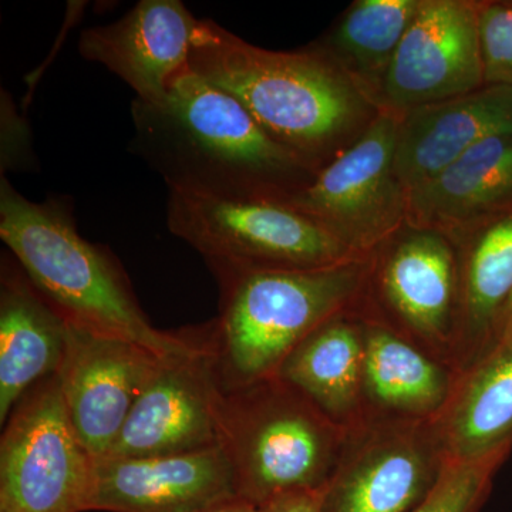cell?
<instances>
[{
  "mask_svg": "<svg viewBox=\"0 0 512 512\" xmlns=\"http://www.w3.org/2000/svg\"><path fill=\"white\" fill-rule=\"evenodd\" d=\"M131 150L168 191L228 201H276L306 164L256 123L237 99L185 70L164 99L131 106Z\"/></svg>",
  "mask_w": 512,
  "mask_h": 512,
  "instance_id": "cell-1",
  "label": "cell"
},
{
  "mask_svg": "<svg viewBox=\"0 0 512 512\" xmlns=\"http://www.w3.org/2000/svg\"><path fill=\"white\" fill-rule=\"evenodd\" d=\"M0 238L67 322L163 357L190 355L204 343L151 325L119 261L80 235L66 202L30 201L2 177Z\"/></svg>",
  "mask_w": 512,
  "mask_h": 512,
  "instance_id": "cell-2",
  "label": "cell"
},
{
  "mask_svg": "<svg viewBox=\"0 0 512 512\" xmlns=\"http://www.w3.org/2000/svg\"><path fill=\"white\" fill-rule=\"evenodd\" d=\"M190 69L237 99L266 133L303 163L355 120L359 94L318 52H272L200 19Z\"/></svg>",
  "mask_w": 512,
  "mask_h": 512,
  "instance_id": "cell-3",
  "label": "cell"
},
{
  "mask_svg": "<svg viewBox=\"0 0 512 512\" xmlns=\"http://www.w3.org/2000/svg\"><path fill=\"white\" fill-rule=\"evenodd\" d=\"M348 266L218 278L211 346L222 389L276 376L289 353L326 322L356 285Z\"/></svg>",
  "mask_w": 512,
  "mask_h": 512,
  "instance_id": "cell-4",
  "label": "cell"
},
{
  "mask_svg": "<svg viewBox=\"0 0 512 512\" xmlns=\"http://www.w3.org/2000/svg\"><path fill=\"white\" fill-rule=\"evenodd\" d=\"M167 225L205 259L217 279L328 268L346 252L335 232L285 202L168 191Z\"/></svg>",
  "mask_w": 512,
  "mask_h": 512,
  "instance_id": "cell-5",
  "label": "cell"
},
{
  "mask_svg": "<svg viewBox=\"0 0 512 512\" xmlns=\"http://www.w3.org/2000/svg\"><path fill=\"white\" fill-rule=\"evenodd\" d=\"M96 458L77 436L59 377L13 409L0 439V512L89 511Z\"/></svg>",
  "mask_w": 512,
  "mask_h": 512,
  "instance_id": "cell-6",
  "label": "cell"
},
{
  "mask_svg": "<svg viewBox=\"0 0 512 512\" xmlns=\"http://www.w3.org/2000/svg\"><path fill=\"white\" fill-rule=\"evenodd\" d=\"M220 429L242 497L262 505L288 491L322 488L328 436L296 404L258 403L245 386L222 389Z\"/></svg>",
  "mask_w": 512,
  "mask_h": 512,
  "instance_id": "cell-7",
  "label": "cell"
},
{
  "mask_svg": "<svg viewBox=\"0 0 512 512\" xmlns=\"http://www.w3.org/2000/svg\"><path fill=\"white\" fill-rule=\"evenodd\" d=\"M221 396L208 338L194 353L165 360L101 458L173 456L221 447Z\"/></svg>",
  "mask_w": 512,
  "mask_h": 512,
  "instance_id": "cell-8",
  "label": "cell"
},
{
  "mask_svg": "<svg viewBox=\"0 0 512 512\" xmlns=\"http://www.w3.org/2000/svg\"><path fill=\"white\" fill-rule=\"evenodd\" d=\"M167 359L130 340L67 322L66 350L56 375L74 430L94 458L109 453L138 397Z\"/></svg>",
  "mask_w": 512,
  "mask_h": 512,
  "instance_id": "cell-9",
  "label": "cell"
},
{
  "mask_svg": "<svg viewBox=\"0 0 512 512\" xmlns=\"http://www.w3.org/2000/svg\"><path fill=\"white\" fill-rule=\"evenodd\" d=\"M480 8L457 0H424L383 76L394 107L419 109L485 86Z\"/></svg>",
  "mask_w": 512,
  "mask_h": 512,
  "instance_id": "cell-10",
  "label": "cell"
},
{
  "mask_svg": "<svg viewBox=\"0 0 512 512\" xmlns=\"http://www.w3.org/2000/svg\"><path fill=\"white\" fill-rule=\"evenodd\" d=\"M239 495L224 448L173 456L96 458L89 511L201 512Z\"/></svg>",
  "mask_w": 512,
  "mask_h": 512,
  "instance_id": "cell-11",
  "label": "cell"
},
{
  "mask_svg": "<svg viewBox=\"0 0 512 512\" xmlns=\"http://www.w3.org/2000/svg\"><path fill=\"white\" fill-rule=\"evenodd\" d=\"M198 23L180 0H141L116 22L84 30L80 55L119 76L137 100L157 103L190 69Z\"/></svg>",
  "mask_w": 512,
  "mask_h": 512,
  "instance_id": "cell-12",
  "label": "cell"
},
{
  "mask_svg": "<svg viewBox=\"0 0 512 512\" xmlns=\"http://www.w3.org/2000/svg\"><path fill=\"white\" fill-rule=\"evenodd\" d=\"M400 123L380 116L342 156L285 204L315 218L345 241L383 227L397 201L394 173ZM400 185V184H399Z\"/></svg>",
  "mask_w": 512,
  "mask_h": 512,
  "instance_id": "cell-13",
  "label": "cell"
},
{
  "mask_svg": "<svg viewBox=\"0 0 512 512\" xmlns=\"http://www.w3.org/2000/svg\"><path fill=\"white\" fill-rule=\"evenodd\" d=\"M503 134H512V87L503 84L414 109L400 123L397 181L410 192L481 141Z\"/></svg>",
  "mask_w": 512,
  "mask_h": 512,
  "instance_id": "cell-14",
  "label": "cell"
},
{
  "mask_svg": "<svg viewBox=\"0 0 512 512\" xmlns=\"http://www.w3.org/2000/svg\"><path fill=\"white\" fill-rule=\"evenodd\" d=\"M67 320L22 266L3 259L0 282V423L40 382L56 375L66 350Z\"/></svg>",
  "mask_w": 512,
  "mask_h": 512,
  "instance_id": "cell-15",
  "label": "cell"
},
{
  "mask_svg": "<svg viewBox=\"0 0 512 512\" xmlns=\"http://www.w3.org/2000/svg\"><path fill=\"white\" fill-rule=\"evenodd\" d=\"M512 198V134L487 138L409 192L420 221L468 220Z\"/></svg>",
  "mask_w": 512,
  "mask_h": 512,
  "instance_id": "cell-16",
  "label": "cell"
},
{
  "mask_svg": "<svg viewBox=\"0 0 512 512\" xmlns=\"http://www.w3.org/2000/svg\"><path fill=\"white\" fill-rule=\"evenodd\" d=\"M434 481L414 448L386 447L325 490L323 508L325 512H412Z\"/></svg>",
  "mask_w": 512,
  "mask_h": 512,
  "instance_id": "cell-17",
  "label": "cell"
},
{
  "mask_svg": "<svg viewBox=\"0 0 512 512\" xmlns=\"http://www.w3.org/2000/svg\"><path fill=\"white\" fill-rule=\"evenodd\" d=\"M363 355L348 325L326 322L289 353L276 377L326 412L342 413L355 399Z\"/></svg>",
  "mask_w": 512,
  "mask_h": 512,
  "instance_id": "cell-18",
  "label": "cell"
},
{
  "mask_svg": "<svg viewBox=\"0 0 512 512\" xmlns=\"http://www.w3.org/2000/svg\"><path fill=\"white\" fill-rule=\"evenodd\" d=\"M477 370L458 404L451 444L460 460H481L512 440V329Z\"/></svg>",
  "mask_w": 512,
  "mask_h": 512,
  "instance_id": "cell-19",
  "label": "cell"
},
{
  "mask_svg": "<svg viewBox=\"0 0 512 512\" xmlns=\"http://www.w3.org/2000/svg\"><path fill=\"white\" fill-rule=\"evenodd\" d=\"M387 293L404 318L426 333L446 326L453 296V258L446 242L430 232L413 235L387 265Z\"/></svg>",
  "mask_w": 512,
  "mask_h": 512,
  "instance_id": "cell-20",
  "label": "cell"
},
{
  "mask_svg": "<svg viewBox=\"0 0 512 512\" xmlns=\"http://www.w3.org/2000/svg\"><path fill=\"white\" fill-rule=\"evenodd\" d=\"M363 370L370 392L394 409L427 412L439 406L446 394L439 367L387 332L367 339Z\"/></svg>",
  "mask_w": 512,
  "mask_h": 512,
  "instance_id": "cell-21",
  "label": "cell"
},
{
  "mask_svg": "<svg viewBox=\"0 0 512 512\" xmlns=\"http://www.w3.org/2000/svg\"><path fill=\"white\" fill-rule=\"evenodd\" d=\"M419 6V0H360L340 23L333 45L360 73L384 76Z\"/></svg>",
  "mask_w": 512,
  "mask_h": 512,
  "instance_id": "cell-22",
  "label": "cell"
},
{
  "mask_svg": "<svg viewBox=\"0 0 512 512\" xmlns=\"http://www.w3.org/2000/svg\"><path fill=\"white\" fill-rule=\"evenodd\" d=\"M512 296V214L495 222L478 239L467 275L471 325L487 329L503 316Z\"/></svg>",
  "mask_w": 512,
  "mask_h": 512,
  "instance_id": "cell-23",
  "label": "cell"
},
{
  "mask_svg": "<svg viewBox=\"0 0 512 512\" xmlns=\"http://www.w3.org/2000/svg\"><path fill=\"white\" fill-rule=\"evenodd\" d=\"M504 450L481 460H460L441 471L429 494L412 512H474Z\"/></svg>",
  "mask_w": 512,
  "mask_h": 512,
  "instance_id": "cell-24",
  "label": "cell"
},
{
  "mask_svg": "<svg viewBox=\"0 0 512 512\" xmlns=\"http://www.w3.org/2000/svg\"><path fill=\"white\" fill-rule=\"evenodd\" d=\"M478 23L485 84L512 87V5L483 6Z\"/></svg>",
  "mask_w": 512,
  "mask_h": 512,
  "instance_id": "cell-25",
  "label": "cell"
},
{
  "mask_svg": "<svg viewBox=\"0 0 512 512\" xmlns=\"http://www.w3.org/2000/svg\"><path fill=\"white\" fill-rule=\"evenodd\" d=\"M325 488L288 491L275 495L261 505V512H325L323 508Z\"/></svg>",
  "mask_w": 512,
  "mask_h": 512,
  "instance_id": "cell-26",
  "label": "cell"
},
{
  "mask_svg": "<svg viewBox=\"0 0 512 512\" xmlns=\"http://www.w3.org/2000/svg\"><path fill=\"white\" fill-rule=\"evenodd\" d=\"M201 512H261V505L255 504L248 498L237 495V497L228 498L205 508Z\"/></svg>",
  "mask_w": 512,
  "mask_h": 512,
  "instance_id": "cell-27",
  "label": "cell"
},
{
  "mask_svg": "<svg viewBox=\"0 0 512 512\" xmlns=\"http://www.w3.org/2000/svg\"><path fill=\"white\" fill-rule=\"evenodd\" d=\"M503 319L504 326L503 333H501V335H504L505 332H508V330L512 329V296L510 298V301H508L507 306H505L503 312Z\"/></svg>",
  "mask_w": 512,
  "mask_h": 512,
  "instance_id": "cell-28",
  "label": "cell"
}]
</instances>
